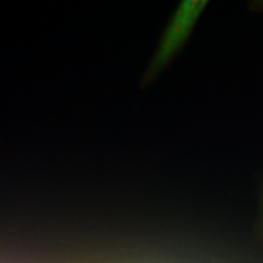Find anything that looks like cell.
Instances as JSON below:
<instances>
[{
    "mask_svg": "<svg viewBox=\"0 0 263 263\" xmlns=\"http://www.w3.org/2000/svg\"><path fill=\"white\" fill-rule=\"evenodd\" d=\"M254 8H259L261 10H263V2L254 3Z\"/></svg>",
    "mask_w": 263,
    "mask_h": 263,
    "instance_id": "obj_2",
    "label": "cell"
},
{
    "mask_svg": "<svg viewBox=\"0 0 263 263\" xmlns=\"http://www.w3.org/2000/svg\"><path fill=\"white\" fill-rule=\"evenodd\" d=\"M262 226H263V195H262Z\"/></svg>",
    "mask_w": 263,
    "mask_h": 263,
    "instance_id": "obj_3",
    "label": "cell"
},
{
    "mask_svg": "<svg viewBox=\"0 0 263 263\" xmlns=\"http://www.w3.org/2000/svg\"><path fill=\"white\" fill-rule=\"evenodd\" d=\"M206 4V2H184L179 6L164 33L159 50L151 65V72L156 73L172 60V58L186 42L196 24V20L199 18Z\"/></svg>",
    "mask_w": 263,
    "mask_h": 263,
    "instance_id": "obj_1",
    "label": "cell"
}]
</instances>
